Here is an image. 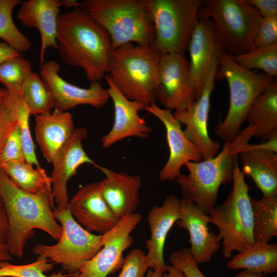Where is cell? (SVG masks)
Masks as SVG:
<instances>
[{
  "mask_svg": "<svg viewBox=\"0 0 277 277\" xmlns=\"http://www.w3.org/2000/svg\"><path fill=\"white\" fill-rule=\"evenodd\" d=\"M7 93L6 88H0V98L5 96Z\"/></svg>",
  "mask_w": 277,
  "mask_h": 277,
  "instance_id": "49",
  "label": "cell"
},
{
  "mask_svg": "<svg viewBox=\"0 0 277 277\" xmlns=\"http://www.w3.org/2000/svg\"><path fill=\"white\" fill-rule=\"evenodd\" d=\"M219 60L211 66L206 76L201 94L187 109L174 111V117L185 125L186 136L198 149L203 160L212 159L217 153L221 144L212 140L208 132V120L210 108V96L214 88Z\"/></svg>",
  "mask_w": 277,
  "mask_h": 277,
  "instance_id": "12",
  "label": "cell"
},
{
  "mask_svg": "<svg viewBox=\"0 0 277 277\" xmlns=\"http://www.w3.org/2000/svg\"><path fill=\"white\" fill-rule=\"evenodd\" d=\"M144 110L157 118L166 130L169 156L159 172L160 180H175L181 175V169L186 163L203 160L198 149L186 136L181 123L174 117L171 110L161 108L156 103L144 106Z\"/></svg>",
  "mask_w": 277,
  "mask_h": 277,
  "instance_id": "15",
  "label": "cell"
},
{
  "mask_svg": "<svg viewBox=\"0 0 277 277\" xmlns=\"http://www.w3.org/2000/svg\"><path fill=\"white\" fill-rule=\"evenodd\" d=\"M226 80L229 89V106L223 121L215 128V134L225 142L233 140L239 132L254 101L274 81L264 72L248 70L240 66L226 52L219 54L215 80Z\"/></svg>",
  "mask_w": 277,
  "mask_h": 277,
  "instance_id": "7",
  "label": "cell"
},
{
  "mask_svg": "<svg viewBox=\"0 0 277 277\" xmlns=\"http://www.w3.org/2000/svg\"><path fill=\"white\" fill-rule=\"evenodd\" d=\"M62 5L67 8L75 7L77 8L83 5L82 2H80L75 0H61Z\"/></svg>",
  "mask_w": 277,
  "mask_h": 277,
  "instance_id": "46",
  "label": "cell"
},
{
  "mask_svg": "<svg viewBox=\"0 0 277 277\" xmlns=\"http://www.w3.org/2000/svg\"><path fill=\"white\" fill-rule=\"evenodd\" d=\"M62 60L83 69L91 83L99 82L108 73L114 49L107 31L83 9L60 13L56 38Z\"/></svg>",
  "mask_w": 277,
  "mask_h": 277,
  "instance_id": "1",
  "label": "cell"
},
{
  "mask_svg": "<svg viewBox=\"0 0 277 277\" xmlns=\"http://www.w3.org/2000/svg\"><path fill=\"white\" fill-rule=\"evenodd\" d=\"M12 260L8 247L6 243H0V263Z\"/></svg>",
  "mask_w": 277,
  "mask_h": 277,
  "instance_id": "44",
  "label": "cell"
},
{
  "mask_svg": "<svg viewBox=\"0 0 277 277\" xmlns=\"http://www.w3.org/2000/svg\"><path fill=\"white\" fill-rule=\"evenodd\" d=\"M149 268L146 253L141 249H133L124 258L120 273L114 277H144Z\"/></svg>",
  "mask_w": 277,
  "mask_h": 277,
  "instance_id": "37",
  "label": "cell"
},
{
  "mask_svg": "<svg viewBox=\"0 0 277 277\" xmlns=\"http://www.w3.org/2000/svg\"><path fill=\"white\" fill-rule=\"evenodd\" d=\"M187 49L190 55L189 81L196 100L212 64L219 60L221 52L213 23L210 19H199L190 37Z\"/></svg>",
  "mask_w": 277,
  "mask_h": 277,
  "instance_id": "19",
  "label": "cell"
},
{
  "mask_svg": "<svg viewBox=\"0 0 277 277\" xmlns=\"http://www.w3.org/2000/svg\"><path fill=\"white\" fill-rule=\"evenodd\" d=\"M0 197L8 218L6 243L11 255L23 256L27 242L36 229L45 231L55 240L60 239L62 228L53 216L52 187L36 193L25 191L0 168Z\"/></svg>",
  "mask_w": 277,
  "mask_h": 277,
  "instance_id": "2",
  "label": "cell"
},
{
  "mask_svg": "<svg viewBox=\"0 0 277 277\" xmlns=\"http://www.w3.org/2000/svg\"><path fill=\"white\" fill-rule=\"evenodd\" d=\"M231 56L245 69H260L273 78L277 76V44Z\"/></svg>",
  "mask_w": 277,
  "mask_h": 277,
  "instance_id": "33",
  "label": "cell"
},
{
  "mask_svg": "<svg viewBox=\"0 0 277 277\" xmlns=\"http://www.w3.org/2000/svg\"><path fill=\"white\" fill-rule=\"evenodd\" d=\"M8 232V222L3 202L0 197V243H6Z\"/></svg>",
  "mask_w": 277,
  "mask_h": 277,
  "instance_id": "42",
  "label": "cell"
},
{
  "mask_svg": "<svg viewBox=\"0 0 277 277\" xmlns=\"http://www.w3.org/2000/svg\"><path fill=\"white\" fill-rule=\"evenodd\" d=\"M209 223V215L197 205L183 198L180 200V216L175 224L177 227L188 231L189 249L197 264L210 262L220 247L222 239L210 230Z\"/></svg>",
  "mask_w": 277,
  "mask_h": 277,
  "instance_id": "20",
  "label": "cell"
},
{
  "mask_svg": "<svg viewBox=\"0 0 277 277\" xmlns=\"http://www.w3.org/2000/svg\"><path fill=\"white\" fill-rule=\"evenodd\" d=\"M254 242H269L277 235V195L251 197Z\"/></svg>",
  "mask_w": 277,
  "mask_h": 277,
  "instance_id": "29",
  "label": "cell"
},
{
  "mask_svg": "<svg viewBox=\"0 0 277 277\" xmlns=\"http://www.w3.org/2000/svg\"><path fill=\"white\" fill-rule=\"evenodd\" d=\"M161 55L153 46L124 44L113 49L108 74L126 98L150 105L156 101Z\"/></svg>",
  "mask_w": 277,
  "mask_h": 277,
  "instance_id": "4",
  "label": "cell"
},
{
  "mask_svg": "<svg viewBox=\"0 0 277 277\" xmlns=\"http://www.w3.org/2000/svg\"><path fill=\"white\" fill-rule=\"evenodd\" d=\"M105 77L108 86L109 98L113 104L114 121L110 131L101 137L102 146L107 148L130 137L147 138L152 128L138 114L140 110H144V105L126 98L115 86L108 74Z\"/></svg>",
  "mask_w": 277,
  "mask_h": 277,
  "instance_id": "17",
  "label": "cell"
},
{
  "mask_svg": "<svg viewBox=\"0 0 277 277\" xmlns=\"http://www.w3.org/2000/svg\"><path fill=\"white\" fill-rule=\"evenodd\" d=\"M142 220V215L138 213L127 215L111 230L102 234V249L93 258L84 262L72 277H107L121 268L123 253L134 241L131 233Z\"/></svg>",
  "mask_w": 277,
  "mask_h": 277,
  "instance_id": "11",
  "label": "cell"
},
{
  "mask_svg": "<svg viewBox=\"0 0 277 277\" xmlns=\"http://www.w3.org/2000/svg\"><path fill=\"white\" fill-rule=\"evenodd\" d=\"M245 175L250 177L263 197L277 195V154L261 145H250L239 155Z\"/></svg>",
  "mask_w": 277,
  "mask_h": 277,
  "instance_id": "25",
  "label": "cell"
},
{
  "mask_svg": "<svg viewBox=\"0 0 277 277\" xmlns=\"http://www.w3.org/2000/svg\"><path fill=\"white\" fill-rule=\"evenodd\" d=\"M68 209L82 227L100 235L111 230L120 220L105 201L100 182L81 187L69 201Z\"/></svg>",
  "mask_w": 277,
  "mask_h": 277,
  "instance_id": "18",
  "label": "cell"
},
{
  "mask_svg": "<svg viewBox=\"0 0 277 277\" xmlns=\"http://www.w3.org/2000/svg\"><path fill=\"white\" fill-rule=\"evenodd\" d=\"M254 129L248 124L233 140L226 142L213 158L186 163L189 174H181L175 180L182 189L183 199L208 214L216 205L220 186L232 182L234 164L239 154L247 149Z\"/></svg>",
  "mask_w": 277,
  "mask_h": 277,
  "instance_id": "3",
  "label": "cell"
},
{
  "mask_svg": "<svg viewBox=\"0 0 277 277\" xmlns=\"http://www.w3.org/2000/svg\"><path fill=\"white\" fill-rule=\"evenodd\" d=\"M146 2L154 29L153 47L161 53L185 54L204 1Z\"/></svg>",
  "mask_w": 277,
  "mask_h": 277,
  "instance_id": "9",
  "label": "cell"
},
{
  "mask_svg": "<svg viewBox=\"0 0 277 277\" xmlns=\"http://www.w3.org/2000/svg\"><path fill=\"white\" fill-rule=\"evenodd\" d=\"M199 19H210L221 52L231 56L254 50V41L262 17L246 0H206Z\"/></svg>",
  "mask_w": 277,
  "mask_h": 277,
  "instance_id": "5",
  "label": "cell"
},
{
  "mask_svg": "<svg viewBox=\"0 0 277 277\" xmlns=\"http://www.w3.org/2000/svg\"><path fill=\"white\" fill-rule=\"evenodd\" d=\"M275 44H277V16L262 18L254 38V49Z\"/></svg>",
  "mask_w": 277,
  "mask_h": 277,
  "instance_id": "40",
  "label": "cell"
},
{
  "mask_svg": "<svg viewBox=\"0 0 277 277\" xmlns=\"http://www.w3.org/2000/svg\"><path fill=\"white\" fill-rule=\"evenodd\" d=\"M105 175L100 182L102 195L106 203L119 219L134 213L140 200L141 177L118 172L98 166Z\"/></svg>",
  "mask_w": 277,
  "mask_h": 277,
  "instance_id": "22",
  "label": "cell"
},
{
  "mask_svg": "<svg viewBox=\"0 0 277 277\" xmlns=\"http://www.w3.org/2000/svg\"><path fill=\"white\" fill-rule=\"evenodd\" d=\"M169 260L171 265L181 271L186 277H206L199 269L189 248H184L172 252Z\"/></svg>",
  "mask_w": 277,
  "mask_h": 277,
  "instance_id": "38",
  "label": "cell"
},
{
  "mask_svg": "<svg viewBox=\"0 0 277 277\" xmlns=\"http://www.w3.org/2000/svg\"><path fill=\"white\" fill-rule=\"evenodd\" d=\"M0 168L21 189L36 193L46 187H52L50 176L41 167L34 168L25 161L0 164Z\"/></svg>",
  "mask_w": 277,
  "mask_h": 277,
  "instance_id": "28",
  "label": "cell"
},
{
  "mask_svg": "<svg viewBox=\"0 0 277 277\" xmlns=\"http://www.w3.org/2000/svg\"><path fill=\"white\" fill-rule=\"evenodd\" d=\"M54 263L43 256H37L34 262L25 265H13L9 261L0 263V277H68L63 270L47 275L45 272L53 268Z\"/></svg>",
  "mask_w": 277,
  "mask_h": 277,
  "instance_id": "34",
  "label": "cell"
},
{
  "mask_svg": "<svg viewBox=\"0 0 277 277\" xmlns=\"http://www.w3.org/2000/svg\"><path fill=\"white\" fill-rule=\"evenodd\" d=\"M275 277H277L276 276H275Z\"/></svg>",
  "mask_w": 277,
  "mask_h": 277,
  "instance_id": "50",
  "label": "cell"
},
{
  "mask_svg": "<svg viewBox=\"0 0 277 277\" xmlns=\"http://www.w3.org/2000/svg\"><path fill=\"white\" fill-rule=\"evenodd\" d=\"M163 277H186L184 273L172 265H167L166 271L163 273Z\"/></svg>",
  "mask_w": 277,
  "mask_h": 277,
  "instance_id": "45",
  "label": "cell"
},
{
  "mask_svg": "<svg viewBox=\"0 0 277 277\" xmlns=\"http://www.w3.org/2000/svg\"><path fill=\"white\" fill-rule=\"evenodd\" d=\"M146 277H163V273L149 269L147 272Z\"/></svg>",
  "mask_w": 277,
  "mask_h": 277,
  "instance_id": "48",
  "label": "cell"
},
{
  "mask_svg": "<svg viewBox=\"0 0 277 277\" xmlns=\"http://www.w3.org/2000/svg\"><path fill=\"white\" fill-rule=\"evenodd\" d=\"M22 99L30 115H43L51 112L55 102L49 86L39 74L32 71L24 81Z\"/></svg>",
  "mask_w": 277,
  "mask_h": 277,
  "instance_id": "30",
  "label": "cell"
},
{
  "mask_svg": "<svg viewBox=\"0 0 277 277\" xmlns=\"http://www.w3.org/2000/svg\"><path fill=\"white\" fill-rule=\"evenodd\" d=\"M53 214L62 228L58 242L53 245L37 244L33 247L32 251L37 256L61 265L73 276L84 262L93 258L102 249V235L85 229L72 216L68 207L63 210L55 208Z\"/></svg>",
  "mask_w": 277,
  "mask_h": 277,
  "instance_id": "10",
  "label": "cell"
},
{
  "mask_svg": "<svg viewBox=\"0 0 277 277\" xmlns=\"http://www.w3.org/2000/svg\"><path fill=\"white\" fill-rule=\"evenodd\" d=\"M19 108L11 103L7 93L0 98V156L7 137L18 122Z\"/></svg>",
  "mask_w": 277,
  "mask_h": 277,
  "instance_id": "36",
  "label": "cell"
},
{
  "mask_svg": "<svg viewBox=\"0 0 277 277\" xmlns=\"http://www.w3.org/2000/svg\"><path fill=\"white\" fill-rule=\"evenodd\" d=\"M17 19L26 27L37 29L41 35L40 65L45 62L48 48L57 49L56 41L61 0H29L22 2Z\"/></svg>",
  "mask_w": 277,
  "mask_h": 277,
  "instance_id": "23",
  "label": "cell"
},
{
  "mask_svg": "<svg viewBox=\"0 0 277 277\" xmlns=\"http://www.w3.org/2000/svg\"><path fill=\"white\" fill-rule=\"evenodd\" d=\"M264 275L260 273H255L248 271L246 270H243L238 273L235 277H263Z\"/></svg>",
  "mask_w": 277,
  "mask_h": 277,
  "instance_id": "47",
  "label": "cell"
},
{
  "mask_svg": "<svg viewBox=\"0 0 277 277\" xmlns=\"http://www.w3.org/2000/svg\"><path fill=\"white\" fill-rule=\"evenodd\" d=\"M19 53L15 49L6 43H0V64L2 63L15 57Z\"/></svg>",
  "mask_w": 277,
  "mask_h": 277,
  "instance_id": "43",
  "label": "cell"
},
{
  "mask_svg": "<svg viewBox=\"0 0 277 277\" xmlns=\"http://www.w3.org/2000/svg\"><path fill=\"white\" fill-rule=\"evenodd\" d=\"M21 0H0V38L19 53L28 51L32 43L15 26L12 16L13 9Z\"/></svg>",
  "mask_w": 277,
  "mask_h": 277,
  "instance_id": "32",
  "label": "cell"
},
{
  "mask_svg": "<svg viewBox=\"0 0 277 277\" xmlns=\"http://www.w3.org/2000/svg\"><path fill=\"white\" fill-rule=\"evenodd\" d=\"M230 269H245L264 276L277 271V245L255 242L235 255L228 262Z\"/></svg>",
  "mask_w": 277,
  "mask_h": 277,
  "instance_id": "27",
  "label": "cell"
},
{
  "mask_svg": "<svg viewBox=\"0 0 277 277\" xmlns=\"http://www.w3.org/2000/svg\"><path fill=\"white\" fill-rule=\"evenodd\" d=\"M255 7L262 18L277 16L276 0H246Z\"/></svg>",
  "mask_w": 277,
  "mask_h": 277,
  "instance_id": "41",
  "label": "cell"
},
{
  "mask_svg": "<svg viewBox=\"0 0 277 277\" xmlns=\"http://www.w3.org/2000/svg\"><path fill=\"white\" fill-rule=\"evenodd\" d=\"M21 132V127L18 122L6 141L0 156V164L13 161H25Z\"/></svg>",
  "mask_w": 277,
  "mask_h": 277,
  "instance_id": "39",
  "label": "cell"
},
{
  "mask_svg": "<svg viewBox=\"0 0 277 277\" xmlns=\"http://www.w3.org/2000/svg\"><path fill=\"white\" fill-rule=\"evenodd\" d=\"M60 66L53 61L45 62L40 65L39 75L49 86L54 99V109L62 111L81 105L100 108L106 105L109 96L107 89L99 82L91 83L84 88L70 84L59 74Z\"/></svg>",
  "mask_w": 277,
  "mask_h": 277,
  "instance_id": "14",
  "label": "cell"
},
{
  "mask_svg": "<svg viewBox=\"0 0 277 277\" xmlns=\"http://www.w3.org/2000/svg\"><path fill=\"white\" fill-rule=\"evenodd\" d=\"M180 200L174 195L165 196L161 206H154L149 211L147 222L150 236L146 241V254L149 268L164 273L167 265L164 249L167 234L180 216Z\"/></svg>",
  "mask_w": 277,
  "mask_h": 277,
  "instance_id": "21",
  "label": "cell"
},
{
  "mask_svg": "<svg viewBox=\"0 0 277 277\" xmlns=\"http://www.w3.org/2000/svg\"><path fill=\"white\" fill-rule=\"evenodd\" d=\"M185 54L161 53L156 101L165 109L181 111L196 100L191 86Z\"/></svg>",
  "mask_w": 277,
  "mask_h": 277,
  "instance_id": "13",
  "label": "cell"
},
{
  "mask_svg": "<svg viewBox=\"0 0 277 277\" xmlns=\"http://www.w3.org/2000/svg\"><path fill=\"white\" fill-rule=\"evenodd\" d=\"M35 120L36 142L44 158L52 163L75 130L72 115L54 109L49 114L35 115Z\"/></svg>",
  "mask_w": 277,
  "mask_h": 277,
  "instance_id": "24",
  "label": "cell"
},
{
  "mask_svg": "<svg viewBox=\"0 0 277 277\" xmlns=\"http://www.w3.org/2000/svg\"><path fill=\"white\" fill-rule=\"evenodd\" d=\"M83 4L107 31L114 49L128 43L153 46L154 29L146 0H88Z\"/></svg>",
  "mask_w": 277,
  "mask_h": 277,
  "instance_id": "6",
  "label": "cell"
},
{
  "mask_svg": "<svg viewBox=\"0 0 277 277\" xmlns=\"http://www.w3.org/2000/svg\"><path fill=\"white\" fill-rule=\"evenodd\" d=\"M32 72L30 61L22 54L0 64V83L5 85L9 98L22 101L23 84Z\"/></svg>",
  "mask_w": 277,
  "mask_h": 277,
  "instance_id": "31",
  "label": "cell"
},
{
  "mask_svg": "<svg viewBox=\"0 0 277 277\" xmlns=\"http://www.w3.org/2000/svg\"><path fill=\"white\" fill-rule=\"evenodd\" d=\"M245 176L237 161L233 167L232 190L226 200L208 214L210 223L219 230L226 259H230L233 252H241L255 243L250 188Z\"/></svg>",
  "mask_w": 277,
  "mask_h": 277,
  "instance_id": "8",
  "label": "cell"
},
{
  "mask_svg": "<svg viewBox=\"0 0 277 277\" xmlns=\"http://www.w3.org/2000/svg\"><path fill=\"white\" fill-rule=\"evenodd\" d=\"M87 134V130L85 128L75 129L52 163L53 166L50 176L52 193L57 209L68 208L69 201L67 185L77 169L84 164H91L95 168L98 166L90 159L83 147L82 141Z\"/></svg>",
  "mask_w": 277,
  "mask_h": 277,
  "instance_id": "16",
  "label": "cell"
},
{
  "mask_svg": "<svg viewBox=\"0 0 277 277\" xmlns=\"http://www.w3.org/2000/svg\"><path fill=\"white\" fill-rule=\"evenodd\" d=\"M254 137L266 141L277 136V83L274 81L254 101L245 119Z\"/></svg>",
  "mask_w": 277,
  "mask_h": 277,
  "instance_id": "26",
  "label": "cell"
},
{
  "mask_svg": "<svg viewBox=\"0 0 277 277\" xmlns=\"http://www.w3.org/2000/svg\"><path fill=\"white\" fill-rule=\"evenodd\" d=\"M30 115L27 107L23 102L18 109V121L21 127V138L24 157L27 163L38 167H40V165L36 156L34 144L29 129Z\"/></svg>",
  "mask_w": 277,
  "mask_h": 277,
  "instance_id": "35",
  "label": "cell"
}]
</instances>
